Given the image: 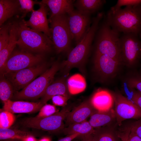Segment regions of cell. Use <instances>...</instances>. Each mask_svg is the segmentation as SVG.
I'll use <instances>...</instances> for the list:
<instances>
[{
  "label": "cell",
  "instance_id": "1",
  "mask_svg": "<svg viewBox=\"0 0 141 141\" xmlns=\"http://www.w3.org/2000/svg\"><path fill=\"white\" fill-rule=\"evenodd\" d=\"M105 18L111 27L118 33L141 37V4L115 10L110 9Z\"/></svg>",
  "mask_w": 141,
  "mask_h": 141
},
{
  "label": "cell",
  "instance_id": "2",
  "mask_svg": "<svg viewBox=\"0 0 141 141\" xmlns=\"http://www.w3.org/2000/svg\"><path fill=\"white\" fill-rule=\"evenodd\" d=\"M104 17L103 12L98 13L92 19L91 26L81 41L69 53L67 58L62 64V68L65 75L74 67L82 68L90 53L92 44Z\"/></svg>",
  "mask_w": 141,
  "mask_h": 141
},
{
  "label": "cell",
  "instance_id": "3",
  "mask_svg": "<svg viewBox=\"0 0 141 141\" xmlns=\"http://www.w3.org/2000/svg\"><path fill=\"white\" fill-rule=\"evenodd\" d=\"M21 19L13 21L17 30V45L21 50L32 53L44 55L51 51L52 40L43 33L27 26Z\"/></svg>",
  "mask_w": 141,
  "mask_h": 141
},
{
  "label": "cell",
  "instance_id": "4",
  "mask_svg": "<svg viewBox=\"0 0 141 141\" xmlns=\"http://www.w3.org/2000/svg\"><path fill=\"white\" fill-rule=\"evenodd\" d=\"M103 20L99 25L95 38L94 54L107 56L122 64L119 33L112 28L105 18Z\"/></svg>",
  "mask_w": 141,
  "mask_h": 141
},
{
  "label": "cell",
  "instance_id": "5",
  "mask_svg": "<svg viewBox=\"0 0 141 141\" xmlns=\"http://www.w3.org/2000/svg\"><path fill=\"white\" fill-rule=\"evenodd\" d=\"M60 66L58 62L54 63L50 68L25 87L15 92L11 99L16 101L31 100L42 97L48 86L53 82L54 76Z\"/></svg>",
  "mask_w": 141,
  "mask_h": 141
},
{
  "label": "cell",
  "instance_id": "6",
  "mask_svg": "<svg viewBox=\"0 0 141 141\" xmlns=\"http://www.w3.org/2000/svg\"><path fill=\"white\" fill-rule=\"evenodd\" d=\"M51 40L58 53L65 52L69 50L72 37L68 21L67 14L54 16L49 18Z\"/></svg>",
  "mask_w": 141,
  "mask_h": 141
},
{
  "label": "cell",
  "instance_id": "7",
  "mask_svg": "<svg viewBox=\"0 0 141 141\" xmlns=\"http://www.w3.org/2000/svg\"><path fill=\"white\" fill-rule=\"evenodd\" d=\"M122 64L133 67L141 60V37L133 33L123 34L120 37Z\"/></svg>",
  "mask_w": 141,
  "mask_h": 141
},
{
  "label": "cell",
  "instance_id": "8",
  "mask_svg": "<svg viewBox=\"0 0 141 141\" xmlns=\"http://www.w3.org/2000/svg\"><path fill=\"white\" fill-rule=\"evenodd\" d=\"M70 111L68 108H64L48 117L39 118L35 117L22 119L21 124L25 127L41 130L49 132L62 130L65 127L63 121Z\"/></svg>",
  "mask_w": 141,
  "mask_h": 141
},
{
  "label": "cell",
  "instance_id": "9",
  "mask_svg": "<svg viewBox=\"0 0 141 141\" xmlns=\"http://www.w3.org/2000/svg\"><path fill=\"white\" fill-rule=\"evenodd\" d=\"M44 59V55L34 54L22 50L13 51L1 75L36 66L40 64Z\"/></svg>",
  "mask_w": 141,
  "mask_h": 141
},
{
  "label": "cell",
  "instance_id": "10",
  "mask_svg": "<svg viewBox=\"0 0 141 141\" xmlns=\"http://www.w3.org/2000/svg\"><path fill=\"white\" fill-rule=\"evenodd\" d=\"M45 63L6 74L3 76L12 85L15 92L22 89L47 69Z\"/></svg>",
  "mask_w": 141,
  "mask_h": 141
},
{
  "label": "cell",
  "instance_id": "11",
  "mask_svg": "<svg viewBox=\"0 0 141 141\" xmlns=\"http://www.w3.org/2000/svg\"><path fill=\"white\" fill-rule=\"evenodd\" d=\"M112 94L115 104L116 121L119 125H121L126 120L141 118V109L137 104L119 92Z\"/></svg>",
  "mask_w": 141,
  "mask_h": 141
},
{
  "label": "cell",
  "instance_id": "12",
  "mask_svg": "<svg viewBox=\"0 0 141 141\" xmlns=\"http://www.w3.org/2000/svg\"><path fill=\"white\" fill-rule=\"evenodd\" d=\"M67 14L72 39L77 44L83 38L91 26L92 22L91 15L74 9Z\"/></svg>",
  "mask_w": 141,
  "mask_h": 141
},
{
  "label": "cell",
  "instance_id": "13",
  "mask_svg": "<svg viewBox=\"0 0 141 141\" xmlns=\"http://www.w3.org/2000/svg\"><path fill=\"white\" fill-rule=\"evenodd\" d=\"M93 63L95 72L103 82H108L114 78L121 64L110 57L98 54H94Z\"/></svg>",
  "mask_w": 141,
  "mask_h": 141
},
{
  "label": "cell",
  "instance_id": "14",
  "mask_svg": "<svg viewBox=\"0 0 141 141\" xmlns=\"http://www.w3.org/2000/svg\"><path fill=\"white\" fill-rule=\"evenodd\" d=\"M39 5V9L33 11L30 19L26 21L24 20V23L31 28L43 33L51 39V32L47 18V6L41 1Z\"/></svg>",
  "mask_w": 141,
  "mask_h": 141
},
{
  "label": "cell",
  "instance_id": "15",
  "mask_svg": "<svg viewBox=\"0 0 141 141\" xmlns=\"http://www.w3.org/2000/svg\"><path fill=\"white\" fill-rule=\"evenodd\" d=\"M96 111L89 100L86 101L68 113L64 120L65 126L85 121Z\"/></svg>",
  "mask_w": 141,
  "mask_h": 141
},
{
  "label": "cell",
  "instance_id": "16",
  "mask_svg": "<svg viewBox=\"0 0 141 141\" xmlns=\"http://www.w3.org/2000/svg\"><path fill=\"white\" fill-rule=\"evenodd\" d=\"M3 111L14 113H30L40 110L44 105L40 102H32L22 100H8L3 103Z\"/></svg>",
  "mask_w": 141,
  "mask_h": 141
},
{
  "label": "cell",
  "instance_id": "17",
  "mask_svg": "<svg viewBox=\"0 0 141 141\" xmlns=\"http://www.w3.org/2000/svg\"><path fill=\"white\" fill-rule=\"evenodd\" d=\"M90 102L97 111H105L112 109L114 100L112 93L102 89H98L93 95Z\"/></svg>",
  "mask_w": 141,
  "mask_h": 141
},
{
  "label": "cell",
  "instance_id": "18",
  "mask_svg": "<svg viewBox=\"0 0 141 141\" xmlns=\"http://www.w3.org/2000/svg\"><path fill=\"white\" fill-rule=\"evenodd\" d=\"M59 95L64 96L69 98L70 97L67 84L64 78L53 82L48 86L42 97L40 102L44 105L52 97Z\"/></svg>",
  "mask_w": 141,
  "mask_h": 141
},
{
  "label": "cell",
  "instance_id": "19",
  "mask_svg": "<svg viewBox=\"0 0 141 141\" xmlns=\"http://www.w3.org/2000/svg\"><path fill=\"white\" fill-rule=\"evenodd\" d=\"M9 32L10 39L6 46L0 51V72L1 75L8 60L17 45L18 39L17 30L14 23L11 22Z\"/></svg>",
  "mask_w": 141,
  "mask_h": 141
},
{
  "label": "cell",
  "instance_id": "20",
  "mask_svg": "<svg viewBox=\"0 0 141 141\" xmlns=\"http://www.w3.org/2000/svg\"><path fill=\"white\" fill-rule=\"evenodd\" d=\"M75 1L72 0H43L41 2L47 6L51 14L49 18L57 15L67 14L74 9Z\"/></svg>",
  "mask_w": 141,
  "mask_h": 141
},
{
  "label": "cell",
  "instance_id": "21",
  "mask_svg": "<svg viewBox=\"0 0 141 141\" xmlns=\"http://www.w3.org/2000/svg\"><path fill=\"white\" fill-rule=\"evenodd\" d=\"M116 121L114 110L113 109L105 111L96 110L91 116L89 121L94 128L107 126Z\"/></svg>",
  "mask_w": 141,
  "mask_h": 141
},
{
  "label": "cell",
  "instance_id": "22",
  "mask_svg": "<svg viewBox=\"0 0 141 141\" xmlns=\"http://www.w3.org/2000/svg\"><path fill=\"white\" fill-rule=\"evenodd\" d=\"M20 6L19 0H0V26L5 21L19 13Z\"/></svg>",
  "mask_w": 141,
  "mask_h": 141
},
{
  "label": "cell",
  "instance_id": "23",
  "mask_svg": "<svg viewBox=\"0 0 141 141\" xmlns=\"http://www.w3.org/2000/svg\"><path fill=\"white\" fill-rule=\"evenodd\" d=\"M95 129L89 121H85L78 123L73 124L65 127L62 131L64 134L67 135L78 134L83 137L91 135Z\"/></svg>",
  "mask_w": 141,
  "mask_h": 141
},
{
  "label": "cell",
  "instance_id": "24",
  "mask_svg": "<svg viewBox=\"0 0 141 141\" xmlns=\"http://www.w3.org/2000/svg\"><path fill=\"white\" fill-rule=\"evenodd\" d=\"M106 2L104 0H78L74 5L78 11L91 15L99 10Z\"/></svg>",
  "mask_w": 141,
  "mask_h": 141
},
{
  "label": "cell",
  "instance_id": "25",
  "mask_svg": "<svg viewBox=\"0 0 141 141\" xmlns=\"http://www.w3.org/2000/svg\"><path fill=\"white\" fill-rule=\"evenodd\" d=\"M105 127L95 129L91 135L92 141H120L117 133Z\"/></svg>",
  "mask_w": 141,
  "mask_h": 141
},
{
  "label": "cell",
  "instance_id": "26",
  "mask_svg": "<svg viewBox=\"0 0 141 141\" xmlns=\"http://www.w3.org/2000/svg\"><path fill=\"white\" fill-rule=\"evenodd\" d=\"M67 85L70 93L75 94L83 91L86 87V84L82 76L77 74L69 78L68 80Z\"/></svg>",
  "mask_w": 141,
  "mask_h": 141
},
{
  "label": "cell",
  "instance_id": "27",
  "mask_svg": "<svg viewBox=\"0 0 141 141\" xmlns=\"http://www.w3.org/2000/svg\"><path fill=\"white\" fill-rule=\"evenodd\" d=\"M33 136V134L28 132L9 128H0V139L3 140L9 139H18L21 141L26 137Z\"/></svg>",
  "mask_w": 141,
  "mask_h": 141
},
{
  "label": "cell",
  "instance_id": "28",
  "mask_svg": "<svg viewBox=\"0 0 141 141\" xmlns=\"http://www.w3.org/2000/svg\"><path fill=\"white\" fill-rule=\"evenodd\" d=\"M0 81V98L3 103L11 100L13 95V87L7 79L1 75Z\"/></svg>",
  "mask_w": 141,
  "mask_h": 141
},
{
  "label": "cell",
  "instance_id": "29",
  "mask_svg": "<svg viewBox=\"0 0 141 141\" xmlns=\"http://www.w3.org/2000/svg\"><path fill=\"white\" fill-rule=\"evenodd\" d=\"M124 81L127 88L135 90L141 93V74H135L128 76Z\"/></svg>",
  "mask_w": 141,
  "mask_h": 141
},
{
  "label": "cell",
  "instance_id": "30",
  "mask_svg": "<svg viewBox=\"0 0 141 141\" xmlns=\"http://www.w3.org/2000/svg\"><path fill=\"white\" fill-rule=\"evenodd\" d=\"M15 120V117L13 113L3 110L0 114V128H9L13 125Z\"/></svg>",
  "mask_w": 141,
  "mask_h": 141
},
{
  "label": "cell",
  "instance_id": "31",
  "mask_svg": "<svg viewBox=\"0 0 141 141\" xmlns=\"http://www.w3.org/2000/svg\"><path fill=\"white\" fill-rule=\"evenodd\" d=\"M20 6V13L22 14L21 18L22 19L26 16L28 13L33 12L34 10L33 7L36 4L39 5L40 2L32 0H19Z\"/></svg>",
  "mask_w": 141,
  "mask_h": 141
},
{
  "label": "cell",
  "instance_id": "32",
  "mask_svg": "<svg viewBox=\"0 0 141 141\" xmlns=\"http://www.w3.org/2000/svg\"><path fill=\"white\" fill-rule=\"evenodd\" d=\"M11 24V22H9L0 28V51L6 46L9 41V30Z\"/></svg>",
  "mask_w": 141,
  "mask_h": 141
},
{
  "label": "cell",
  "instance_id": "33",
  "mask_svg": "<svg viewBox=\"0 0 141 141\" xmlns=\"http://www.w3.org/2000/svg\"><path fill=\"white\" fill-rule=\"evenodd\" d=\"M55 107L50 104L43 105L41 108L37 118H44L50 116L58 112Z\"/></svg>",
  "mask_w": 141,
  "mask_h": 141
},
{
  "label": "cell",
  "instance_id": "34",
  "mask_svg": "<svg viewBox=\"0 0 141 141\" xmlns=\"http://www.w3.org/2000/svg\"><path fill=\"white\" fill-rule=\"evenodd\" d=\"M141 4V0H118L116 4L111 7L110 10H117L122 6H134Z\"/></svg>",
  "mask_w": 141,
  "mask_h": 141
},
{
  "label": "cell",
  "instance_id": "35",
  "mask_svg": "<svg viewBox=\"0 0 141 141\" xmlns=\"http://www.w3.org/2000/svg\"><path fill=\"white\" fill-rule=\"evenodd\" d=\"M125 131L121 133L119 135V138L122 141H141V138L131 131L129 127Z\"/></svg>",
  "mask_w": 141,
  "mask_h": 141
},
{
  "label": "cell",
  "instance_id": "36",
  "mask_svg": "<svg viewBox=\"0 0 141 141\" xmlns=\"http://www.w3.org/2000/svg\"><path fill=\"white\" fill-rule=\"evenodd\" d=\"M127 88L130 92L129 99L141 109V93L135 90Z\"/></svg>",
  "mask_w": 141,
  "mask_h": 141
},
{
  "label": "cell",
  "instance_id": "37",
  "mask_svg": "<svg viewBox=\"0 0 141 141\" xmlns=\"http://www.w3.org/2000/svg\"><path fill=\"white\" fill-rule=\"evenodd\" d=\"M67 97L62 95H57L52 98L53 103L55 105L60 106H64L66 104L68 100Z\"/></svg>",
  "mask_w": 141,
  "mask_h": 141
},
{
  "label": "cell",
  "instance_id": "38",
  "mask_svg": "<svg viewBox=\"0 0 141 141\" xmlns=\"http://www.w3.org/2000/svg\"><path fill=\"white\" fill-rule=\"evenodd\" d=\"M130 131L141 138V118L133 123L129 127Z\"/></svg>",
  "mask_w": 141,
  "mask_h": 141
},
{
  "label": "cell",
  "instance_id": "39",
  "mask_svg": "<svg viewBox=\"0 0 141 141\" xmlns=\"http://www.w3.org/2000/svg\"><path fill=\"white\" fill-rule=\"evenodd\" d=\"M79 137H80V135L78 134L67 135L66 137L60 139L58 141H72L74 139Z\"/></svg>",
  "mask_w": 141,
  "mask_h": 141
},
{
  "label": "cell",
  "instance_id": "40",
  "mask_svg": "<svg viewBox=\"0 0 141 141\" xmlns=\"http://www.w3.org/2000/svg\"><path fill=\"white\" fill-rule=\"evenodd\" d=\"M21 141H36V140L33 136H30L26 137Z\"/></svg>",
  "mask_w": 141,
  "mask_h": 141
},
{
  "label": "cell",
  "instance_id": "41",
  "mask_svg": "<svg viewBox=\"0 0 141 141\" xmlns=\"http://www.w3.org/2000/svg\"><path fill=\"white\" fill-rule=\"evenodd\" d=\"M82 139L80 141H92L91 135L82 137Z\"/></svg>",
  "mask_w": 141,
  "mask_h": 141
},
{
  "label": "cell",
  "instance_id": "42",
  "mask_svg": "<svg viewBox=\"0 0 141 141\" xmlns=\"http://www.w3.org/2000/svg\"><path fill=\"white\" fill-rule=\"evenodd\" d=\"M39 141H51L48 138L45 137L43 138Z\"/></svg>",
  "mask_w": 141,
  "mask_h": 141
},
{
  "label": "cell",
  "instance_id": "43",
  "mask_svg": "<svg viewBox=\"0 0 141 141\" xmlns=\"http://www.w3.org/2000/svg\"><path fill=\"white\" fill-rule=\"evenodd\" d=\"M4 141H21V140L18 139H9L5 140Z\"/></svg>",
  "mask_w": 141,
  "mask_h": 141
}]
</instances>
